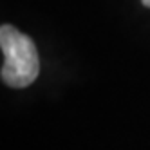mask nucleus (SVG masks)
<instances>
[{
	"label": "nucleus",
	"mask_w": 150,
	"mask_h": 150,
	"mask_svg": "<svg viewBox=\"0 0 150 150\" xmlns=\"http://www.w3.org/2000/svg\"><path fill=\"white\" fill-rule=\"evenodd\" d=\"M0 45L4 52V83L15 89L31 85L40 72L38 52L33 40L13 25L6 24L0 29Z\"/></svg>",
	"instance_id": "1"
},
{
	"label": "nucleus",
	"mask_w": 150,
	"mask_h": 150,
	"mask_svg": "<svg viewBox=\"0 0 150 150\" xmlns=\"http://www.w3.org/2000/svg\"><path fill=\"white\" fill-rule=\"evenodd\" d=\"M143 4H145L146 7H150V0H143Z\"/></svg>",
	"instance_id": "2"
}]
</instances>
